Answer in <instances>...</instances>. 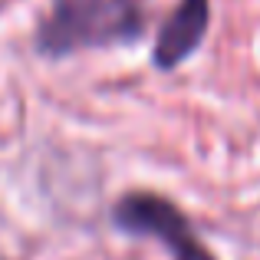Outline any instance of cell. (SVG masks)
Here are the masks:
<instances>
[{"label":"cell","instance_id":"obj_1","mask_svg":"<svg viewBox=\"0 0 260 260\" xmlns=\"http://www.w3.org/2000/svg\"><path fill=\"white\" fill-rule=\"evenodd\" d=\"M145 33L148 13L142 0H53L33 33V46L56 63L86 50L139 43Z\"/></svg>","mask_w":260,"mask_h":260},{"label":"cell","instance_id":"obj_2","mask_svg":"<svg viewBox=\"0 0 260 260\" xmlns=\"http://www.w3.org/2000/svg\"><path fill=\"white\" fill-rule=\"evenodd\" d=\"M109 217L119 234L158 241L172 260H217L194 234L188 214L158 191H128L112 204Z\"/></svg>","mask_w":260,"mask_h":260},{"label":"cell","instance_id":"obj_3","mask_svg":"<svg viewBox=\"0 0 260 260\" xmlns=\"http://www.w3.org/2000/svg\"><path fill=\"white\" fill-rule=\"evenodd\" d=\"M211 26V0H178L158 23L152 43V63L158 73H172L201 50Z\"/></svg>","mask_w":260,"mask_h":260}]
</instances>
